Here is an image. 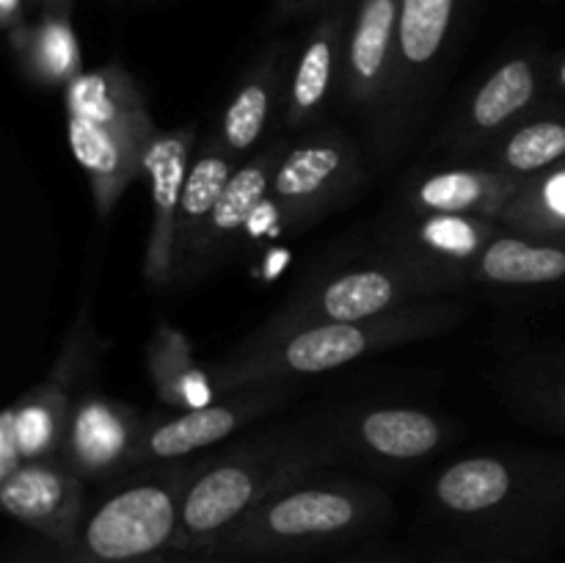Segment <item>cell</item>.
<instances>
[{
    "label": "cell",
    "mask_w": 565,
    "mask_h": 563,
    "mask_svg": "<svg viewBox=\"0 0 565 563\" xmlns=\"http://www.w3.org/2000/svg\"><path fill=\"white\" fill-rule=\"evenodd\" d=\"M143 428L136 408L88 392L72 408L61 461L83 480H108L141 464Z\"/></svg>",
    "instance_id": "10"
},
{
    "label": "cell",
    "mask_w": 565,
    "mask_h": 563,
    "mask_svg": "<svg viewBox=\"0 0 565 563\" xmlns=\"http://www.w3.org/2000/svg\"><path fill=\"white\" fill-rule=\"evenodd\" d=\"M22 0H0V20H3L6 28L14 25L17 14H20Z\"/></svg>",
    "instance_id": "30"
},
{
    "label": "cell",
    "mask_w": 565,
    "mask_h": 563,
    "mask_svg": "<svg viewBox=\"0 0 565 563\" xmlns=\"http://www.w3.org/2000/svg\"><path fill=\"white\" fill-rule=\"evenodd\" d=\"M522 182L524 177L508 174L494 166H452L419 177L408 188L406 199L417 215L450 213L500 221Z\"/></svg>",
    "instance_id": "18"
},
{
    "label": "cell",
    "mask_w": 565,
    "mask_h": 563,
    "mask_svg": "<svg viewBox=\"0 0 565 563\" xmlns=\"http://www.w3.org/2000/svg\"><path fill=\"white\" fill-rule=\"evenodd\" d=\"M364 177L362 155L342 130H318L292 144L276 169L270 202L285 226L301 230L353 196Z\"/></svg>",
    "instance_id": "8"
},
{
    "label": "cell",
    "mask_w": 565,
    "mask_h": 563,
    "mask_svg": "<svg viewBox=\"0 0 565 563\" xmlns=\"http://www.w3.org/2000/svg\"><path fill=\"white\" fill-rule=\"evenodd\" d=\"M337 425L342 447L384 461H419L439 450L450 436L441 417L428 408L370 406L351 412Z\"/></svg>",
    "instance_id": "15"
},
{
    "label": "cell",
    "mask_w": 565,
    "mask_h": 563,
    "mask_svg": "<svg viewBox=\"0 0 565 563\" xmlns=\"http://www.w3.org/2000/svg\"><path fill=\"white\" fill-rule=\"evenodd\" d=\"M127 563H171L169 557L163 555V552H160V555H152V557H141V561H127Z\"/></svg>",
    "instance_id": "32"
},
{
    "label": "cell",
    "mask_w": 565,
    "mask_h": 563,
    "mask_svg": "<svg viewBox=\"0 0 565 563\" xmlns=\"http://www.w3.org/2000/svg\"><path fill=\"white\" fill-rule=\"evenodd\" d=\"M513 395L530 417L565 431V357H544L513 370Z\"/></svg>",
    "instance_id": "28"
},
{
    "label": "cell",
    "mask_w": 565,
    "mask_h": 563,
    "mask_svg": "<svg viewBox=\"0 0 565 563\" xmlns=\"http://www.w3.org/2000/svg\"><path fill=\"white\" fill-rule=\"evenodd\" d=\"M196 132L191 127L158 132L143 158V177L149 180L152 226H149L143 276L149 285L166 287L177 276V224H180L182 188L193 160Z\"/></svg>",
    "instance_id": "12"
},
{
    "label": "cell",
    "mask_w": 565,
    "mask_h": 563,
    "mask_svg": "<svg viewBox=\"0 0 565 563\" xmlns=\"http://www.w3.org/2000/svg\"><path fill=\"white\" fill-rule=\"evenodd\" d=\"M463 318L467 307L461 301L430 298L356 323H312L279 334L254 331L210 375L221 397L252 386L287 384L301 375L340 370L386 348L439 337L456 329Z\"/></svg>",
    "instance_id": "2"
},
{
    "label": "cell",
    "mask_w": 565,
    "mask_h": 563,
    "mask_svg": "<svg viewBox=\"0 0 565 563\" xmlns=\"http://www.w3.org/2000/svg\"><path fill=\"white\" fill-rule=\"evenodd\" d=\"M565 160V108L527 116L497 144L494 169L533 177Z\"/></svg>",
    "instance_id": "26"
},
{
    "label": "cell",
    "mask_w": 565,
    "mask_h": 563,
    "mask_svg": "<svg viewBox=\"0 0 565 563\" xmlns=\"http://www.w3.org/2000/svg\"><path fill=\"white\" fill-rule=\"evenodd\" d=\"M430 495L458 522H494L522 513L535 522L565 519V461L555 456H467L447 464Z\"/></svg>",
    "instance_id": "7"
},
{
    "label": "cell",
    "mask_w": 565,
    "mask_h": 563,
    "mask_svg": "<svg viewBox=\"0 0 565 563\" xmlns=\"http://www.w3.org/2000/svg\"><path fill=\"white\" fill-rule=\"evenodd\" d=\"M193 464L121 484L86 513L66 544H53L50 563H127L174 550L182 491Z\"/></svg>",
    "instance_id": "6"
},
{
    "label": "cell",
    "mask_w": 565,
    "mask_h": 563,
    "mask_svg": "<svg viewBox=\"0 0 565 563\" xmlns=\"http://www.w3.org/2000/svg\"><path fill=\"white\" fill-rule=\"evenodd\" d=\"M149 370L160 401L174 406L177 412L213 403V375L193 362L191 342L171 326L163 323L154 331L149 346Z\"/></svg>",
    "instance_id": "25"
},
{
    "label": "cell",
    "mask_w": 565,
    "mask_h": 563,
    "mask_svg": "<svg viewBox=\"0 0 565 563\" xmlns=\"http://www.w3.org/2000/svg\"><path fill=\"white\" fill-rule=\"evenodd\" d=\"M345 456L337 425L287 428L193 461L182 491L177 552L215 550L265 500Z\"/></svg>",
    "instance_id": "1"
},
{
    "label": "cell",
    "mask_w": 565,
    "mask_h": 563,
    "mask_svg": "<svg viewBox=\"0 0 565 563\" xmlns=\"http://www.w3.org/2000/svg\"><path fill=\"white\" fill-rule=\"evenodd\" d=\"M390 500L370 484L348 478H307L265 500L215 550L235 555L309 550L334 544L373 524Z\"/></svg>",
    "instance_id": "5"
},
{
    "label": "cell",
    "mask_w": 565,
    "mask_h": 563,
    "mask_svg": "<svg viewBox=\"0 0 565 563\" xmlns=\"http://www.w3.org/2000/svg\"><path fill=\"white\" fill-rule=\"evenodd\" d=\"M0 506L50 544H66L86 517V480L61 458L25 461L0 480Z\"/></svg>",
    "instance_id": "11"
},
{
    "label": "cell",
    "mask_w": 565,
    "mask_h": 563,
    "mask_svg": "<svg viewBox=\"0 0 565 563\" xmlns=\"http://www.w3.org/2000/svg\"><path fill=\"white\" fill-rule=\"evenodd\" d=\"M541 94V70L533 59L519 55L497 66L463 105L461 119L452 127V152H472L486 138L524 119Z\"/></svg>",
    "instance_id": "17"
},
{
    "label": "cell",
    "mask_w": 565,
    "mask_h": 563,
    "mask_svg": "<svg viewBox=\"0 0 565 563\" xmlns=\"http://www.w3.org/2000/svg\"><path fill=\"white\" fill-rule=\"evenodd\" d=\"M401 0H362L342 59V86L353 108L390 110L397 72Z\"/></svg>",
    "instance_id": "13"
},
{
    "label": "cell",
    "mask_w": 565,
    "mask_h": 563,
    "mask_svg": "<svg viewBox=\"0 0 565 563\" xmlns=\"http://www.w3.org/2000/svg\"><path fill=\"white\" fill-rule=\"evenodd\" d=\"M500 224L508 232L530 237L565 232V160L539 174L524 177L522 188L505 208Z\"/></svg>",
    "instance_id": "27"
},
{
    "label": "cell",
    "mask_w": 565,
    "mask_h": 563,
    "mask_svg": "<svg viewBox=\"0 0 565 563\" xmlns=\"http://www.w3.org/2000/svg\"><path fill=\"white\" fill-rule=\"evenodd\" d=\"M237 160L221 147L218 138H210L202 149H196L188 169L185 188H182L180 224H177V265L188 263L202 241L207 221L218 204L221 193L230 185L237 169Z\"/></svg>",
    "instance_id": "23"
},
{
    "label": "cell",
    "mask_w": 565,
    "mask_h": 563,
    "mask_svg": "<svg viewBox=\"0 0 565 563\" xmlns=\"http://www.w3.org/2000/svg\"><path fill=\"white\" fill-rule=\"evenodd\" d=\"M28 72L44 86L72 83L81 75V53L64 20H47L28 44Z\"/></svg>",
    "instance_id": "29"
},
{
    "label": "cell",
    "mask_w": 565,
    "mask_h": 563,
    "mask_svg": "<svg viewBox=\"0 0 565 563\" xmlns=\"http://www.w3.org/2000/svg\"><path fill=\"white\" fill-rule=\"evenodd\" d=\"M342 33L340 20H329L309 36L292 66L290 83L281 97V125L290 130H301L329 103L340 70Z\"/></svg>",
    "instance_id": "22"
},
{
    "label": "cell",
    "mask_w": 565,
    "mask_h": 563,
    "mask_svg": "<svg viewBox=\"0 0 565 563\" xmlns=\"http://www.w3.org/2000/svg\"><path fill=\"white\" fill-rule=\"evenodd\" d=\"M463 285L467 279L461 276L406 252L356 259L351 265H334L303 282L259 326L257 334H279L312 323H356L412 304L441 298Z\"/></svg>",
    "instance_id": "4"
},
{
    "label": "cell",
    "mask_w": 565,
    "mask_h": 563,
    "mask_svg": "<svg viewBox=\"0 0 565 563\" xmlns=\"http://www.w3.org/2000/svg\"><path fill=\"white\" fill-rule=\"evenodd\" d=\"M287 149H290V144L276 138V141H270L268 147H263L259 152H254L252 158H246L237 166L230 185L224 188L213 215H210L207 230H204L196 252L191 254L188 263L196 265L199 259L218 257L221 252H226L237 241L241 232H246L254 215L259 213V208L270 199L276 169H279Z\"/></svg>",
    "instance_id": "19"
},
{
    "label": "cell",
    "mask_w": 565,
    "mask_h": 563,
    "mask_svg": "<svg viewBox=\"0 0 565 563\" xmlns=\"http://www.w3.org/2000/svg\"><path fill=\"white\" fill-rule=\"evenodd\" d=\"M500 221L478 219V215L450 213H414L412 224L397 237V252L445 268L461 279H472V270L486 248L502 235Z\"/></svg>",
    "instance_id": "20"
},
{
    "label": "cell",
    "mask_w": 565,
    "mask_h": 563,
    "mask_svg": "<svg viewBox=\"0 0 565 563\" xmlns=\"http://www.w3.org/2000/svg\"><path fill=\"white\" fill-rule=\"evenodd\" d=\"M472 279L491 287H561L565 285V232L530 237L502 230L478 259Z\"/></svg>",
    "instance_id": "21"
},
{
    "label": "cell",
    "mask_w": 565,
    "mask_h": 563,
    "mask_svg": "<svg viewBox=\"0 0 565 563\" xmlns=\"http://www.w3.org/2000/svg\"><path fill=\"white\" fill-rule=\"evenodd\" d=\"M279 81L276 61H265L257 70L248 72L246 81L237 86V92L226 103L215 138L237 163H243V158L252 155V149L263 138L270 114H274L276 97H279Z\"/></svg>",
    "instance_id": "24"
},
{
    "label": "cell",
    "mask_w": 565,
    "mask_h": 563,
    "mask_svg": "<svg viewBox=\"0 0 565 563\" xmlns=\"http://www.w3.org/2000/svg\"><path fill=\"white\" fill-rule=\"evenodd\" d=\"M552 86H555L557 92L565 94V55L561 61H557L555 70H552Z\"/></svg>",
    "instance_id": "31"
},
{
    "label": "cell",
    "mask_w": 565,
    "mask_h": 563,
    "mask_svg": "<svg viewBox=\"0 0 565 563\" xmlns=\"http://www.w3.org/2000/svg\"><path fill=\"white\" fill-rule=\"evenodd\" d=\"M83 323L72 331L70 342L55 362L53 375L44 384L28 390L20 401L11 403L3 412L14 428L22 461H53L61 458L66 428H70L72 408V381H75L77 353H81Z\"/></svg>",
    "instance_id": "14"
},
{
    "label": "cell",
    "mask_w": 565,
    "mask_h": 563,
    "mask_svg": "<svg viewBox=\"0 0 565 563\" xmlns=\"http://www.w3.org/2000/svg\"><path fill=\"white\" fill-rule=\"evenodd\" d=\"M292 6H307V3H315V0H290Z\"/></svg>",
    "instance_id": "33"
},
{
    "label": "cell",
    "mask_w": 565,
    "mask_h": 563,
    "mask_svg": "<svg viewBox=\"0 0 565 563\" xmlns=\"http://www.w3.org/2000/svg\"><path fill=\"white\" fill-rule=\"evenodd\" d=\"M458 0H401L397 20V72L390 99V136L397 138L403 114L414 110L419 99V83L434 70L445 53L452 31Z\"/></svg>",
    "instance_id": "16"
},
{
    "label": "cell",
    "mask_w": 565,
    "mask_h": 563,
    "mask_svg": "<svg viewBox=\"0 0 565 563\" xmlns=\"http://www.w3.org/2000/svg\"><path fill=\"white\" fill-rule=\"evenodd\" d=\"M285 384H263L232 392L207 406L185 408L163 419H149L141 439V464L177 461L210 445H218L257 417L274 412L279 403H285Z\"/></svg>",
    "instance_id": "9"
},
{
    "label": "cell",
    "mask_w": 565,
    "mask_h": 563,
    "mask_svg": "<svg viewBox=\"0 0 565 563\" xmlns=\"http://www.w3.org/2000/svg\"><path fill=\"white\" fill-rule=\"evenodd\" d=\"M66 138L92 185L97 213L110 215L158 138L147 99L121 66L81 72L64 92Z\"/></svg>",
    "instance_id": "3"
}]
</instances>
